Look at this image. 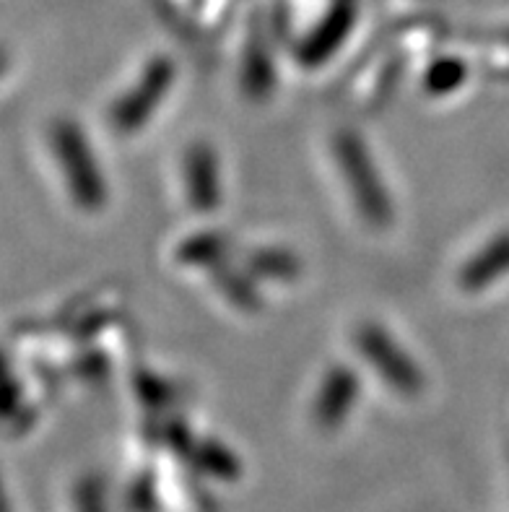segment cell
Returning <instances> with one entry per match:
<instances>
[{
	"mask_svg": "<svg viewBox=\"0 0 509 512\" xmlns=\"http://www.w3.org/2000/svg\"><path fill=\"white\" fill-rule=\"evenodd\" d=\"M52 154L58 159V167H63L68 190L78 201V206L94 208L104 206L107 188H104V175H99L97 159L91 154L84 133L71 123H58L50 133Z\"/></svg>",
	"mask_w": 509,
	"mask_h": 512,
	"instance_id": "cell-2",
	"label": "cell"
},
{
	"mask_svg": "<svg viewBox=\"0 0 509 512\" xmlns=\"http://www.w3.org/2000/svg\"><path fill=\"white\" fill-rule=\"evenodd\" d=\"M336 159L359 214L372 221L374 227H385L390 221V198L380 172L374 167V159L356 133H341L336 138Z\"/></svg>",
	"mask_w": 509,
	"mask_h": 512,
	"instance_id": "cell-1",
	"label": "cell"
},
{
	"mask_svg": "<svg viewBox=\"0 0 509 512\" xmlns=\"http://www.w3.org/2000/svg\"><path fill=\"white\" fill-rule=\"evenodd\" d=\"M356 341H359L361 357L377 367L380 377L390 388H395L403 396H416V393H421L424 377H421L416 362H411V357L400 349L398 341L387 336L380 325H364L359 336H356Z\"/></svg>",
	"mask_w": 509,
	"mask_h": 512,
	"instance_id": "cell-3",
	"label": "cell"
},
{
	"mask_svg": "<svg viewBox=\"0 0 509 512\" xmlns=\"http://www.w3.org/2000/svg\"><path fill=\"white\" fill-rule=\"evenodd\" d=\"M172 81L174 68L169 65V60H156L149 71H146V76H141V81L112 110V123H115V128L125 130V133L141 128L146 123V117L159 107V102H162V97L169 91Z\"/></svg>",
	"mask_w": 509,
	"mask_h": 512,
	"instance_id": "cell-4",
	"label": "cell"
},
{
	"mask_svg": "<svg viewBox=\"0 0 509 512\" xmlns=\"http://www.w3.org/2000/svg\"><path fill=\"white\" fill-rule=\"evenodd\" d=\"M356 390H359V383L351 372H346L343 367L330 372L328 380L323 383V390H320V398H317V419L323 424L341 422L348 409L354 406Z\"/></svg>",
	"mask_w": 509,
	"mask_h": 512,
	"instance_id": "cell-6",
	"label": "cell"
},
{
	"mask_svg": "<svg viewBox=\"0 0 509 512\" xmlns=\"http://www.w3.org/2000/svg\"><path fill=\"white\" fill-rule=\"evenodd\" d=\"M187 195L198 211H213L219 206V164L208 146H193L185 156Z\"/></svg>",
	"mask_w": 509,
	"mask_h": 512,
	"instance_id": "cell-5",
	"label": "cell"
}]
</instances>
